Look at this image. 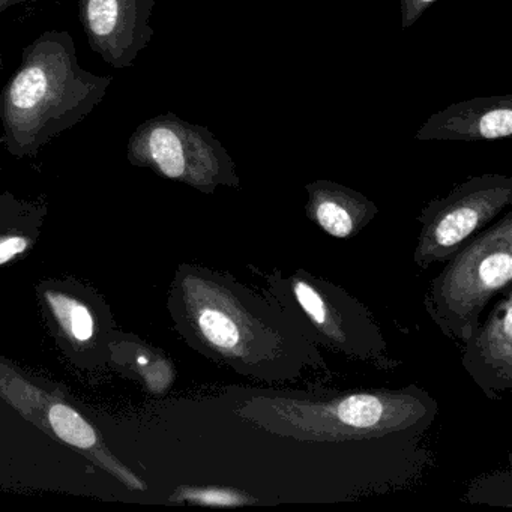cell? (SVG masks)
Wrapping results in <instances>:
<instances>
[{
    "instance_id": "obj_16",
    "label": "cell",
    "mask_w": 512,
    "mask_h": 512,
    "mask_svg": "<svg viewBox=\"0 0 512 512\" xmlns=\"http://www.w3.org/2000/svg\"><path fill=\"white\" fill-rule=\"evenodd\" d=\"M28 247L29 241L23 236L0 238V265H4L19 254L25 253Z\"/></svg>"
},
{
    "instance_id": "obj_2",
    "label": "cell",
    "mask_w": 512,
    "mask_h": 512,
    "mask_svg": "<svg viewBox=\"0 0 512 512\" xmlns=\"http://www.w3.org/2000/svg\"><path fill=\"white\" fill-rule=\"evenodd\" d=\"M437 401L415 385L401 389L316 392L248 389L235 413L274 436L298 442H367L427 430Z\"/></svg>"
},
{
    "instance_id": "obj_17",
    "label": "cell",
    "mask_w": 512,
    "mask_h": 512,
    "mask_svg": "<svg viewBox=\"0 0 512 512\" xmlns=\"http://www.w3.org/2000/svg\"><path fill=\"white\" fill-rule=\"evenodd\" d=\"M28 2H31V0H0V17H2V14L7 13L10 8L28 4Z\"/></svg>"
},
{
    "instance_id": "obj_15",
    "label": "cell",
    "mask_w": 512,
    "mask_h": 512,
    "mask_svg": "<svg viewBox=\"0 0 512 512\" xmlns=\"http://www.w3.org/2000/svg\"><path fill=\"white\" fill-rule=\"evenodd\" d=\"M436 0H400L401 28L410 29Z\"/></svg>"
},
{
    "instance_id": "obj_6",
    "label": "cell",
    "mask_w": 512,
    "mask_h": 512,
    "mask_svg": "<svg viewBox=\"0 0 512 512\" xmlns=\"http://www.w3.org/2000/svg\"><path fill=\"white\" fill-rule=\"evenodd\" d=\"M127 158L133 166L200 193L212 194L218 187L241 188L235 160L226 146L208 128L172 112L146 119L133 131Z\"/></svg>"
},
{
    "instance_id": "obj_9",
    "label": "cell",
    "mask_w": 512,
    "mask_h": 512,
    "mask_svg": "<svg viewBox=\"0 0 512 512\" xmlns=\"http://www.w3.org/2000/svg\"><path fill=\"white\" fill-rule=\"evenodd\" d=\"M89 49L115 70L134 67L154 38L157 0H76Z\"/></svg>"
},
{
    "instance_id": "obj_13",
    "label": "cell",
    "mask_w": 512,
    "mask_h": 512,
    "mask_svg": "<svg viewBox=\"0 0 512 512\" xmlns=\"http://www.w3.org/2000/svg\"><path fill=\"white\" fill-rule=\"evenodd\" d=\"M46 301L52 307L59 325L70 335L71 340L86 343L94 337V317L85 304L55 290L46 292Z\"/></svg>"
},
{
    "instance_id": "obj_14",
    "label": "cell",
    "mask_w": 512,
    "mask_h": 512,
    "mask_svg": "<svg viewBox=\"0 0 512 512\" xmlns=\"http://www.w3.org/2000/svg\"><path fill=\"white\" fill-rule=\"evenodd\" d=\"M172 502H187L206 506L254 505L257 499L232 487H179Z\"/></svg>"
},
{
    "instance_id": "obj_11",
    "label": "cell",
    "mask_w": 512,
    "mask_h": 512,
    "mask_svg": "<svg viewBox=\"0 0 512 512\" xmlns=\"http://www.w3.org/2000/svg\"><path fill=\"white\" fill-rule=\"evenodd\" d=\"M512 136V95L472 98L431 115L416 131L421 142H493Z\"/></svg>"
},
{
    "instance_id": "obj_10",
    "label": "cell",
    "mask_w": 512,
    "mask_h": 512,
    "mask_svg": "<svg viewBox=\"0 0 512 512\" xmlns=\"http://www.w3.org/2000/svg\"><path fill=\"white\" fill-rule=\"evenodd\" d=\"M484 323L464 344L461 364L485 397L500 400L512 389V289H506Z\"/></svg>"
},
{
    "instance_id": "obj_7",
    "label": "cell",
    "mask_w": 512,
    "mask_h": 512,
    "mask_svg": "<svg viewBox=\"0 0 512 512\" xmlns=\"http://www.w3.org/2000/svg\"><path fill=\"white\" fill-rule=\"evenodd\" d=\"M511 206V176L485 173L460 182L422 208L413 262L422 271L446 262Z\"/></svg>"
},
{
    "instance_id": "obj_1",
    "label": "cell",
    "mask_w": 512,
    "mask_h": 512,
    "mask_svg": "<svg viewBox=\"0 0 512 512\" xmlns=\"http://www.w3.org/2000/svg\"><path fill=\"white\" fill-rule=\"evenodd\" d=\"M175 308L190 343L239 376L286 385L326 368L320 347L274 296L227 272L184 268Z\"/></svg>"
},
{
    "instance_id": "obj_12",
    "label": "cell",
    "mask_w": 512,
    "mask_h": 512,
    "mask_svg": "<svg viewBox=\"0 0 512 512\" xmlns=\"http://www.w3.org/2000/svg\"><path fill=\"white\" fill-rule=\"evenodd\" d=\"M305 191L308 220L331 238H355L379 214V206L373 200L338 182L319 179L305 185Z\"/></svg>"
},
{
    "instance_id": "obj_18",
    "label": "cell",
    "mask_w": 512,
    "mask_h": 512,
    "mask_svg": "<svg viewBox=\"0 0 512 512\" xmlns=\"http://www.w3.org/2000/svg\"><path fill=\"white\" fill-rule=\"evenodd\" d=\"M2 70H4V55L0 52V73H2Z\"/></svg>"
},
{
    "instance_id": "obj_5",
    "label": "cell",
    "mask_w": 512,
    "mask_h": 512,
    "mask_svg": "<svg viewBox=\"0 0 512 512\" xmlns=\"http://www.w3.org/2000/svg\"><path fill=\"white\" fill-rule=\"evenodd\" d=\"M428 283L424 308L449 340L466 343L493 298L511 287L512 211L455 251Z\"/></svg>"
},
{
    "instance_id": "obj_8",
    "label": "cell",
    "mask_w": 512,
    "mask_h": 512,
    "mask_svg": "<svg viewBox=\"0 0 512 512\" xmlns=\"http://www.w3.org/2000/svg\"><path fill=\"white\" fill-rule=\"evenodd\" d=\"M0 395L50 436L88 455V458L112 473L125 487L130 490H146V485L110 454L97 428L79 410L62 398L35 388L4 362H0Z\"/></svg>"
},
{
    "instance_id": "obj_3",
    "label": "cell",
    "mask_w": 512,
    "mask_h": 512,
    "mask_svg": "<svg viewBox=\"0 0 512 512\" xmlns=\"http://www.w3.org/2000/svg\"><path fill=\"white\" fill-rule=\"evenodd\" d=\"M113 77L80 65L67 31H46L22 52L0 92V145L13 157L32 158L85 121L107 97Z\"/></svg>"
},
{
    "instance_id": "obj_4",
    "label": "cell",
    "mask_w": 512,
    "mask_h": 512,
    "mask_svg": "<svg viewBox=\"0 0 512 512\" xmlns=\"http://www.w3.org/2000/svg\"><path fill=\"white\" fill-rule=\"evenodd\" d=\"M257 274L263 289L301 323L317 346L377 370L394 371L401 364L389 352L373 313L343 287L305 269Z\"/></svg>"
}]
</instances>
